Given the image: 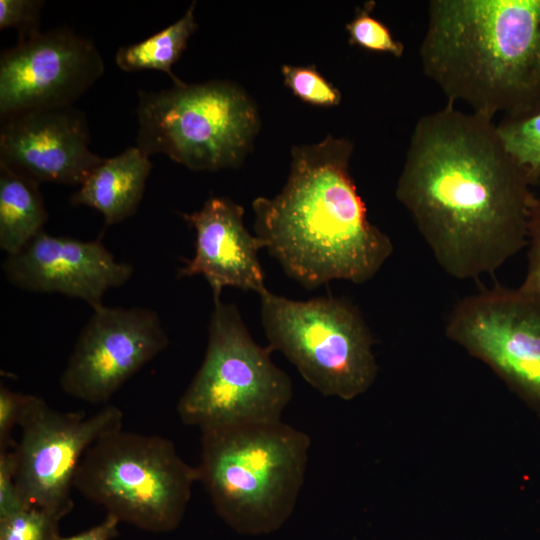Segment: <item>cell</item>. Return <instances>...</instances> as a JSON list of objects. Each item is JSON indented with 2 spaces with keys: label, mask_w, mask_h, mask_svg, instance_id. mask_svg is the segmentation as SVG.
Listing matches in <instances>:
<instances>
[{
  "label": "cell",
  "mask_w": 540,
  "mask_h": 540,
  "mask_svg": "<svg viewBox=\"0 0 540 540\" xmlns=\"http://www.w3.org/2000/svg\"><path fill=\"white\" fill-rule=\"evenodd\" d=\"M529 243L527 272L520 287L540 295V199L535 198L529 214L528 236Z\"/></svg>",
  "instance_id": "cell-24"
},
{
  "label": "cell",
  "mask_w": 540,
  "mask_h": 540,
  "mask_svg": "<svg viewBox=\"0 0 540 540\" xmlns=\"http://www.w3.org/2000/svg\"><path fill=\"white\" fill-rule=\"evenodd\" d=\"M103 73L94 43L68 28L19 39L0 58L1 118L72 106Z\"/></svg>",
  "instance_id": "cell-12"
},
{
  "label": "cell",
  "mask_w": 540,
  "mask_h": 540,
  "mask_svg": "<svg viewBox=\"0 0 540 540\" xmlns=\"http://www.w3.org/2000/svg\"><path fill=\"white\" fill-rule=\"evenodd\" d=\"M284 83L302 101L314 106L333 107L340 103V91L313 65H283Z\"/></svg>",
  "instance_id": "cell-21"
},
{
  "label": "cell",
  "mask_w": 540,
  "mask_h": 540,
  "mask_svg": "<svg viewBox=\"0 0 540 540\" xmlns=\"http://www.w3.org/2000/svg\"><path fill=\"white\" fill-rule=\"evenodd\" d=\"M353 143L328 135L294 146L287 182L253 201L254 230L284 272L307 289L341 279L362 284L393 251L373 225L350 174Z\"/></svg>",
  "instance_id": "cell-2"
},
{
  "label": "cell",
  "mask_w": 540,
  "mask_h": 540,
  "mask_svg": "<svg viewBox=\"0 0 540 540\" xmlns=\"http://www.w3.org/2000/svg\"><path fill=\"white\" fill-rule=\"evenodd\" d=\"M373 7L374 2H366L346 25L350 44L368 51L401 57L404 53L403 43L394 38L384 23L371 15Z\"/></svg>",
  "instance_id": "cell-20"
},
{
  "label": "cell",
  "mask_w": 540,
  "mask_h": 540,
  "mask_svg": "<svg viewBox=\"0 0 540 540\" xmlns=\"http://www.w3.org/2000/svg\"><path fill=\"white\" fill-rule=\"evenodd\" d=\"M243 208L226 197H210L200 210L183 213L184 220L196 232L195 251L184 261L178 277L202 275L210 285L213 298H221L224 287L267 291L265 275L258 259L264 242L253 236L243 224Z\"/></svg>",
  "instance_id": "cell-15"
},
{
  "label": "cell",
  "mask_w": 540,
  "mask_h": 540,
  "mask_svg": "<svg viewBox=\"0 0 540 540\" xmlns=\"http://www.w3.org/2000/svg\"><path fill=\"white\" fill-rule=\"evenodd\" d=\"M446 336L540 406V295L496 286L464 297Z\"/></svg>",
  "instance_id": "cell-10"
},
{
  "label": "cell",
  "mask_w": 540,
  "mask_h": 540,
  "mask_svg": "<svg viewBox=\"0 0 540 540\" xmlns=\"http://www.w3.org/2000/svg\"><path fill=\"white\" fill-rule=\"evenodd\" d=\"M419 57L448 102L493 120L540 107V0H431Z\"/></svg>",
  "instance_id": "cell-3"
},
{
  "label": "cell",
  "mask_w": 540,
  "mask_h": 540,
  "mask_svg": "<svg viewBox=\"0 0 540 540\" xmlns=\"http://www.w3.org/2000/svg\"><path fill=\"white\" fill-rule=\"evenodd\" d=\"M198 479L172 441L121 428L88 448L74 488L120 523L165 533L179 526Z\"/></svg>",
  "instance_id": "cell-5"
},
{
  "label": "cell",
  "mask_w": 540,
  "mask_h": 540,
  "mask_svg": "<svg viewBox=\"0 0 540 540\" xmlns=\"http://www.w3.org/2000/svg\"><path fill=\"white\" fill-rule=\"evenodd\" d=\"M2 270L22 290L60 293L93 310L103 305L107 290L124 285L133 274V266L117 260L100 239L82 241L44 230L18 253L8 255Z\"/></svg>",
  "instance_id": "cell-14"
},
{
  "label": "cell",
  "mask_w": 540,
  "mask_h": 540,
  "mask_svg": "<svg viewBox=\"0 0 540 540\" xmlns=\"http://www.w3.org/2000/svg\"><path fill=\"white\" fill-rule=\"evenodd\" d=\"M530 186L493 120L448 102L416 122L396 197L441 268L464 280L492 275L527 243Z\"/></svg>",
  "instance_id": "cell-1"
},
{
  "label": "cell",
  "mask_w": 540,
  "mask_h": 540,
  "mask_svg": "<svg viewBox=\"0 0 540 540\" xmlns=\"http://www.w3.org/2000/svg\"><path fill=\"white\" fill-rule=\"evenodd\" d=\"M123 412L105 405L95 413L62 412L44 399L24 394L13 450L15 483L24 507L42 509L58 520L73 508L79 463L103 436L123 428Z\"/></svg>",
  "instance_id": "cell-9"
},
{
  "label": "cell",
  "mask_w": 540,
  "mask_h": 540,
  "mask_svg": "<svg viewBox=\"0 0 540 540\" xmlns=\"http://www.w3.org/2000/svg\"><path fill=\"white\" fill-rule=\"evenodd\" d=\"M43 4L39 0H0V29L16 28L19 39L38 32Z\"/></svg>",
  "instance_id": "cell-23"
},
{
  "label": "cell",
  "mask_w": 540,
  "mask_h": 540,
  "mask_svg": "<svg viewBox=\"0 0 540 540\" xmlns=\"http://www.w3.org/2000/svg\"><path fill=\"white\" fill-rule=\"evenodd\" d=\"M60 520L50 513L26 507L0 518V540H51Z\"/></svg>",
  "instance_id": "cell-22"
},
{
  "label": "cell",
  "mask_w": 540,
  "mask_h": 540,
  "mask_svg": "<svg viewBox=\"0 0 540 540\" xmlns=\"http://www.w3.org/2000/svg\"><path fill=\"white\" fill-rule=\"evenodd\" d=\"M499 138L530 185L540 180V107L496 124Z\"/></svg>",
  "instance_id": "cell-19"
},
{
  "label": "cell",
  "mask_w": 540,
  "mask_h": 540,
  "mask_svg": "<svg viewBox=\"0 0 540 540\" xmlns=\"http://www.w3.org/2000/svg\"><path fill=\"white\" fill-rule=\"evenodd\" d=\"M203 362L180 397L183 424L202 429L281 420L293 395L289 376L259 346L234 304L214 299Z\"/></svg>",
  "instance_id": "cell-7"
},
{
  "label": "cell",
  "mask_w": 540,
  "mask_h": 540,
  "mask_svg": "<svg viewBox=\"0 0 540 540\" xmlns=\"http://www.w3.org/2000/svg\"><path fill=\"white\" fill-rule=\"evenodd\" d=\"M24 394L0 387V450H8L10 434L18 426Z\"/></svg>",
  "instance_id": "cell-26"
},
{
  "label": "cell",
  "mask_w": 540,
  "mask_h": 540,
  "mask_svg": "<svg viewBox=\"0 0 540 540\" xmlns=\"http://www.w3.org/2000/svg\"><path fill=\"white\" fill-rule=\"evenodd\" d=\"M310 442L282 420L202 429L198 481L236 532L272 533L294 510Z\"/></svg>",
  "instance_id": "cell-4"
},
{
  "label": "cell",
  "mask_w": 540,
  "mask_h": 540,
  "mask_svg": "<svg viewBox=\"0 0 540 540\" xmlns=\"http://www.w3.org/2000/svg\"><path fill=\"white\" fill-rule=\"evenodd\" d=\"M1 119L0 164L38 184L81 185L104 160L89 149L86 119L72 106Z\"/></svg>",
  "instance_id": "cell-13"
},
{
  "label": "cell",
  "mask_w": 540,
  "mask_h": 540,
  "mask_svg": "<svg viewBox=\"0 0 540 540\" xmlns=\"http://www.w3.org/2000/svg\"><path fill=\"white\" fill-rule=\"evenodd\" d=\"M22 508L26 507L17 493L13 451L0 450V518Z\"/></svg>",
  "instance_id": "cell-25"
},
{
  "label": "cell",
  "mask_w": 540,
  "mask_h": 540,
  "mask_svg": "<svg viewBox=\"0 0 540 540\" xmlns=\"http://www.w3.org/2000/svg\"><path fill=\"white\" fill-rule=\"evenodd\" d=\"M137 147L163 153L195 171L238 166L260 120L247 93L229 81L188 84L138 93Z\"/></svg>",
  "instance_id": "cell-6"
},
{
  "label": "cell",
  "mask_w": 540,
  "mask_h": 540,
  "mask_svg": "<svg viewBox=\"0 0 540 540\" xmlns=\"http://www.w3.org/2000/svg\"><path fill=\"white\" fill-rule=\"evenodd\" d=\"M195 5L193 2L180 19L158 33L141 42L120 47L115 56L118 67L126 72L159 70L168 74L173 84L180 83L182 80L172 72V65L197 29Z\"/></svg>",
  "instance_id": "cell-18"
},
{
  "label": "cell",
  "mask_w": 540,
  "mask_h": 540,
  "mask_svg": "<svg viewBox=\"0 0 540 540\" xmlns=\"http://www.w3.org/2000/svg\"><path fill=\"white\" fill-rule=\"evenodd\" d=\"M152 163L137 146L104 160L71 196L73 205L100 212L107 225L117 224L138 208Z\"/></svg>",
  "instance_id": "cell-16"
},
{
  "label": "cell",
  "mask_w": 540,
  "mask_h": 540,
  "mask_svg": "<svg viewBox=\"0 0 540 540\" xmlns=\"http://www.w3.org/2000/svg\"><path fill=\"white\" fill-rule=\"evenodd\" d=\"M261 321L272 350L282 352L324 396L352 400L374 383V339L359 310L332 296L291 300L265 291Z\"/></svg>",
  "instance_id": "cell-8"
},
{
  "label": "cell",
  "mask_w": 540,
  "mask_h": 540,
  "mask_svg": "<svg viewBox=\"0 0 540 540\" xmlns=\"http://www.w3.org/2000/svg\"><path fill=\"white\" fill-rule=\"evenodd\" d=\"M168 344L169 338L154 310L102 305L93 310L80 332L59 385L75 399L106 403Z\"/></svg>",
  "instance_id": "cell-11"
},
{
  "label": "cell",
  "mask_w": 540,
  "mask_h": 540,
  "mask_svg": "<svg viewBox=\"0 0 540 540\" xmlns=\"http://www.w3.org/2000/svg\"><path fill=\"white\" fill-rule=\"evenodd\" d=\"M38 186L0 164V248L7 256L43 231L48 214Z\"/></svg>",
  "instance_id": "cell-17"
},
{
  "label": "cell",
  "mask_w": 540,
  "mask_h": 540,
  "mask_svg": "<svg viewBox=\"0 0 540 540\" xmlns=\"http://www.w3.org/2000/svg\"><path fill=\"white\" fill-rule=\"evenodd\" d=\"M119 520L107 514L99 524L68 537L56 534L51 540H113L119 534Z\"/></svg>",
  "instance_id": "cell-27"
}]
</instances>
